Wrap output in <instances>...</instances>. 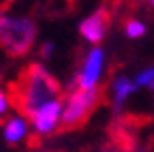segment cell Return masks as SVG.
<instances>
[{
    "instance_id": "1",
    "label": "cell",
    "mask_w": 154,
    "mask_h": 152,
    "mask_svg": "<svg viewBox=\"0 0 154 152\" xmlns=\"http://www.w3.org/2000/svg\"><path fill=\"white\" fill-rule=\"evenodd\" d=\"M60 94H62L60 82L38 62H32L26 69H22L17 79L9 84L11 103L22 116H28L30 120L45 105L60 101Z\"/></svg>"
},
{
    "instance_id": "9",
    "label": "cell",
    "mask_w": 154,
    "mask_h": 152,
    "mask_svg": "<svg viewBox=\"0 0 154 152\" xmlns=\"http://www.w3.org/2000/svg\"><path fill=\"white\" fill-rule=\"evenodd\" d=\"M124 30H126V34L131 36V39H139V36L146 34V26L141 22H137V20H126L124 22Z\"/></svg>"
},
{
    "instance_id": "12",
    "label": "cell",
    "mask_w": 154,
    "mask_h": 152,
    "mask_svg": "<svg viewBox=\"0 0 154 152\" xmlns=\"http://www.w3.org/2000/svg\"><path fill=\"white\" fill-rule=\"evenodd\" d=\"M51 47H54L51 43H45L43 49H41V56H49V54H51Z\"/></svg>"
},
{
    "instance_id": "2",
    "label": "cell",
    "mask_w": 154,
    "mask_h": 152,
    "mask_svg": "<svg viewBox=\"0 0 154 152\" xmlns=\"http://www.w3.org/2000/svg\"><path fill=\"white\" fill-rule=\"evenodd\" d=\"M103 88L94 86L90 90H69V101L64 105V111H62V120H60V126H58V133H71V131H77L82 129L90 116L96 111L103 103Z\"/></svg>"
},
{
    "instance_id": "5",
    "label": "cell",
    "mask_w": 154,
    "mask_h": 152,
    "mask_svg": "<svg viewBox=\"0 0 154 152\" xmlns=\"http://www.w3.org/2000/svg\"><path fill=\"white\" fill-rule=\"evenodd\" d=\"M101 67H103V49L94 47L88 54L84 69L79 71V75L75 77V82L71 84L69 90H77V88L79 90H90V88H94L96 79H99V75H101Z\"/></svg>"
},
{
    "instance_id": "4",
    "label": "cell",
    "mask_w": 154,
    "mask_h": 152,
    "mask_svg": "<svg viewBox=\"0 0 154 152\" xmlns=\"http://www.w3.org/2000/svg\"><path fill=\"white\" fill-rule=\"evenodd\" d=\"M109 24H111V13H109L107 7H101V9H96L88 20L82 22L79 30H82L86 41H90L92 45H99L105 39V34L109 30Z\"/></svg>"
},
{
    "instance_id": "13",
    "label": "cell",
    "mask_w": 154,
    "mask_h": 152,
    "mask_svg": "<svg viewBox=\"0 0 154 152\" xmlns=\"http://www.w3.org/2000/svg\"><path fill=\"white\" fill-rule=\"evenodd\" d=\"M152 5H154V0H152Z\"/></svg>"
},
{
    "instance_id": "7",
    "label": "cell",
    "mask_w": 154,
    "mask_h": 152,
    "mask_svg": "<svg viewBox=\"0 0 154 152\" xmlns=\"http://www.w3.org/2000/svg\"><path fill=\"white\" fill-rule=\"evenodd\" d=\"M2 137L7 144H19L24 137H26V122L24 118L19 116H13L5 122V129H2Z\"/></svg>"
},
{
    "instance_id": "6",
    "label": "cell",
    "mask_w": 154,
    "mask_h": 152,
    "mask_svg": "<svg viewBox=\"0 0 154 152\" xmlns=\"http://www.w3.org/2000/svg\"><path fill=\"white\" fill-rule=\"evenodd\" d=\"M60 120H62V103L54 101V103L45 105L32 118V126H34V131L38 135H47V133H51L58 124H60Z\"/></svg>"
},
{
    "instance_id": "11",
    "label": "cell",
    "mask_w": 154,
    "mask_h": 152,
    "mask_svg": "<svg viewBox=\"0 0 154 152\" xmlns=\"http://www.w3.org/2000/svg\"><path fill=\"white\" fill-rule=\"evenodd\" d=\"M11 107V99H9V92H5L2 88H0V116H5V113L9 111Z\"/></svg>"
},
{
    "instance_id": "3",
    "label": "cell",
    "mask_w": 154,
    "mask_h": 152,
    "mask_svg": "<svg viewBox=\"0 0 154 152\" xmlns=\"http://www.w3.org/2000/svg\"><path fill=\"white\" fill-rule=\"evenodd\" d=\"M36 36L34 22L28 17H13L7 13H0V47L9 56L17 58L32 49Z\"/></svg>"
},
{
    "instance_id": "8",
    "label": "cell",
    "mask_w": 154,
    "mask_h": 152,
    "mask_svg": "<svg viewBox=\"0 0 154 152\" xmlns=\"http://www.w3.org/2000/svg\"><path fill=\"white\" fill-rule=\"evenodd\" d=\"M135 88H137V86H135L131 79H126V77H120V79H116V97H113V99H116V103L120 105V103H122V101L128 97V94H131Z\"/></svg>"
},
{
    "instance_id": "10",
    "label": "cell",
    "mask_w": 154,
    "mask_h": 152,
    "mask_svg": "<svg viewBox=\"0 0 154 152\" xmlns=\"http://www.w3.org/2000/svg\"><path fill=\"white\" fill-rule=\"evenodd\" d=\"M135 86H143V88H154V69H146L137 75Z\"/></svg>"
}]
</instances>
